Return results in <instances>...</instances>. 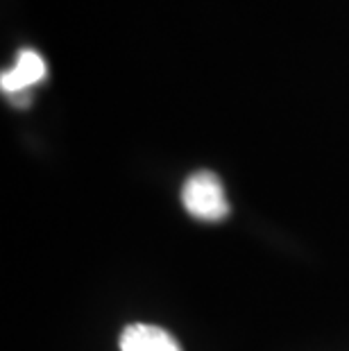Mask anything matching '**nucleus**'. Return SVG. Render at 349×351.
<instances>
[{"instance_id": "obj_2", "label": "nucleus", "mask_w": 349, "mask_h": 351, "mask_svg": "<svg viewBox=\"0 0 349 351\" xmlns=\"http://www.w3.org/2000/svg\"><path fill=\"white\" fill-rule=\"evenodd\" d=\"M46 75H48L46 59L32 48H23L16 55V64L0 75V86H3L5 95L10 98V95L29 93V88L43 82Z\"/></svg>"}, {"instance_id": "obj_1", "label": "nucleus", "mask_w": 349, "mask_h": 351, "mask_svg": "<svg viewBox=\"0 0 349 351\" xmlns=\"http://www.w3.org/2000/svg\"><path fill=\"white\" fill-rule=\"evenodd\" d=\"M182 202L193 218L202 222H220L229 215L225 186L211 170H197L184 182Z\"/></svg>"}, {"instance_id": "obj_3", "label": "nucleus", "mask_w": 349, "mask_h": 351, "mask_svg": "<svg viewBox=\"0 0 349 351\" xmlns=\"http://www.w3.org/2000/svg\"><path fill=\"white\" fill-rule=\"evenodd\" d=\"M121 351H182V347L166 328L130 324L121 333Z\"/></svg>"}]
</instances>
